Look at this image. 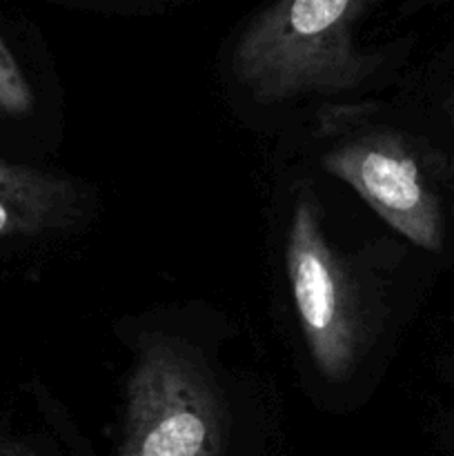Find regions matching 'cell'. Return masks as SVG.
I'll return each instance as SVG.
<instances>
[{
	"label": "cell",
	"instance_id": "obj_1",
	"mask_svg": "<svg viewBox=\"0 0 454 456\" xmlns=\"http://www.w3.org/2000/svg\"><path fill=\"white\" fill-rule=\"evenodd\" d=\"M363 0H285L263 9L234 47L236 78L258 102L356 89L374 69L354 43Z\"/></svg>",
	"mask_w": 454,
	"mask_h": 456
},
{
	"label": "cell",
	"instance_id": "obj_2",
	"mask_svg": "<svg viewBox=\"0 0 454 456\" xmlns=\"http://www.w3.org/2000/svg\"><path fill=\"white\" fill-rule=\"evenodd\" d=\"M223 448L225 408L203 359L165 334L142 337L116 456H223Z\"/></svg>",
	"mask_w": 454,
	"mask_h": 456
},
{
	"label": "cell",
	"instance_id": "obj_3",
	"mask_svg": "<svg viewBox=\"0 0 454 456\" xmlns=\"http://www.w3.org/2000/svg\"><path fill=\"white\" fill-rule=\"evenodd\" d=\"M285 270L312 361L328 381H345L359 361L363 321L354 285L329 245L310 196L294 203Z\"/></svg>",
	"mask_w": 454,
	"mask_h": 456
},
{
	"label": "cell",
	"instance_id": "obj_4",
	"mask_svg": "<svg viewBox=\"0 0 454 456\" xmlns=\"http://www.w3.org/2000/svg\"><path fill=\"white\" fill-rule=\"evenodd\" d=\"M320 163L414 245L432 252L443 245L439 200L417 159L394 136L354 138L328 151Z\"/></svg>",
	"mask_w": 454,
	"mask_h": 456
},
{
	"label": "cell",
	"instance_id": "obj_5",
	"mask_svg": "<svg viewBox=\"0 0 454 456\" xmlns=\"http://www.w3.org/2000/svg\"><path fill=\"white\" fill-rule=\"evenodd\" d=\"M34 110V92L20 65L0 38V114L25 116Z\"/></svg>",
	"mask_w": 454,
	"mask_h": 456
},
{
	"label": "cell",
	"instance_id": "obj_6",
	"mask_svg": "<svg viewBox=\"0 0 454 456\" xmlns=\"http://www.w3.org/2000/svg\"><path fill=\"white\" fill-rule=\"evenodd\" d=\"M40 232L45 230L38 223L0 203V239H4V236H34Z\"/></svg>",
	"mask_w": 454,
	"mask_h": 456
},
{
	"label": "cell",
	"instance_id": "obj_7",
	"mask_svg": "<svg viewBox=\"0 0 454 456\" xmlns=\"http://www.w3.org/2000/svg\"><path fill=\"white\" fill-rule=\"evenodd\" d=\"M0 456H43L38 450L31 448L22 439H13V436L0 432Z\"/></svg>",
	"mask_w": 454,
	"mask_h": 456
}]
</instances>
